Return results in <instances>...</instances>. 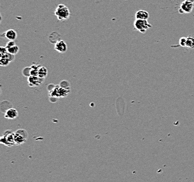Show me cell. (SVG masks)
Here are the masks:
<instances>
[{
  "label": "cell",
  "instance_id": "cell-1",
  "mask_svg": "<svg viewBox=\"0 0 194 182\" xmlns=\"http://www.w3.org/2000/svg\"><path fill=\"white\" fill-rule=\"evenodd\" d=\"M55 15L59 21H64L70 18L71 12L67 6L64 4H59L55 11Z\"/></svg>",
  "mask_w": 194,
  "mask_h": 182
},
{
  "label": "cell",
  "instance_id": "cell-2",
  "mask_svg": "<svg viewBox=\"0 0 194 182\" xmlns=\"http://www.w3.org/2000/svg\"><path fill=\"white\" fill-rule=\"evenodd\" d=\"M133 25H134L135 30L140 33H145L146 31L151 27V25L149 23L148 20L140 19H135V21L133 22Z\"/></svg>",
  "mask_w": 194,
  "mask_h": 182
},
{
  "label": "cell",
  "instance_id": "cell-3",
  "mask_svg": "<svg viewBox=\"0 0 194 182\" xmlns=\"http://www.w3.org/2000/svg\"><path fill=\"white\" fill-rule=\"evenodd\" d=\"M28 138V133L25 130L20 129L15 132V143L16 145L23 144Z\"/></svg>",
  "mask_w": 194,
  "mask_h": 182
},
{
  "label": "cell",
  "instance_id": "cell-4",
  "mask_svg": "<svg viewBox=\"0 0 194 182\" xmlns=\"http://www.w3.org/2000/svg\"><path fill=\"white\" fill-rule=\"evenodd\" d=\"M194 4L191 2L184 1L182 2L180 5V7L179 8V12L180 13H191V11H193Z\"/></svg>",
  "mask_w": 194,
  "mask_h": 182
},
{
  "label": "cell",
  "instance_id": "cell-5",
  "mask_svg": "<svg viewBox=\"0 0 194 182\" xmlns=\"http://www.w3.org/2000/svg\"><path fill=\"white\" fill-rule=\"evenodd\" d=\"M67 44L63 40H59L56 44H55V50L58 53H64L67 51Z\"/></svg>",
  "mask_w": 194,
  "mask_h": 182
},
{
  "label": "cell",
  "instance_id": "cell-6",
  "mask_svg": "<svg viewBox=\"0 0 194 182\" xmlns=\"http://www.w3.org/2000/svg\"><path fill=\"white\" fill-rule=\"evenodd\" d=\"M28 83L30 86L33 87V86H39L41 85L42 82L43 81V78H41L39 77V76H30V77H28Z\"/></svg>",
  "mask_w": 194,
  "mask_h": 182
},
{
  "label": "cell",
  "instance_id": "cell-7",
  "mask_svg": "<svg viewBox=\"0 0 194 182\" xmlns=\"http://www.w3.org/2000/svg\"><path fill=\"white\" fill-rule=\"evenodd\" d=\"M3 136L7 140L9 147H12V146L15 145V132H12L11 130H7L4 132Z\"/></svg>",
  "mask_w": 194,
  "mask_h": 182
},
{
  "label": "cell",
  "instance_id": "cell-8",
  "mask_svg": "<svg viewBox=\"0 0 194 182\" xmlns=\"http://www.w3.org/2000/svg\"><path fill=\"white\" fill-rule=\"evenodd\" d=\"M2 37L6 38V39L9 40V41H15V40L17 39V32H15L14 30L10 29V30L6 31L5 32L2 34Z\"/></svg>",
  "mask_w": 194,
  "mask_h": 182
},
{
  "label": "cell",
  "instance_id": "cell-9",
  "mask_svg": "<svg viewBox=\"0 0 194 182\" xmlns=\"http://www.w3.org/2000/svg\"><path fill=\"white\" fill-rule=\"evenodd\" d=\"M18 116V112L15 109H13V108H9L5 111V114H4V116H5L6 118L7 119H15Z\"/></svg>",
  "mask_w": 194,
  "mask_h": 182
},
{
  "label": "cell",
  "instance_id": "cell-10",
  "mask_svg": "<svg viewBox=\"0 0 194 182\" xmlns=\"http://www.w3.org/2000/svg\"><path fill=\"white\" fill-rule=\"evenodd\" d=\"M149 17V13L144 10L138 11L135 13V19L140 20H148Z\"/></svg>",
  "mask_w": 194,
  "mask_h": 182
},
{
  "label": "cell",
  "instance_id": "cell-11",
  "mask_svg": "<svg viewBox=\"0 0 194 182\" xmlns=\"http://www.w3.org/2000/svg\"><path fill=\"white\" fill-rule=\"evenodd\" d=\"M48 75V69L44 67H41L39 69V75L38 76L41 78H45Z\"/></svg>",
  "mask_w": 194,
  "mask_h": 182
},
{
  "label": "cell",
  "instance_id": "cell-12",
  "mask_svg": "<svg viewBox=\"0 0 194 182\" xmlns=\"http://www.w3.org/2000/svg\"><path fill=\"white\" fill-rule=\"evenodd\" d=\"M8 52L13 54V55H16V54L19 52V47L17 46V45H15L12 47H10V48H7Z\"/></svg>",
  "mask_w": 194,
  "mask_h": 182
},
{
  "label": "cell",
  "instance_id": "cell-13",
  "mask_svg": "<svg viewBox=\"0 0 194 182\" xmlns=\"http://www.w3.org/2000/svg\"><path fill=\"white\" fill-rule=\"evenodd\" d=\"M186 47H187V48H194V38H193V37L186 38Z\"/></svg>",
  "mask_w": 194,
  "mask_h": 182
},
{
  "label": "cell",
  "instance_id": "cell-14",
  "mask_svg": "<svg viewBox=\"0 0 194 182\" xmlns=\"http://www.w3.org/2000/svg\"><path fill=\"white\" fill-rule=\"evenodd\" d=\"M31 70H32V67H26L23 69V74L25 77H30L31 76Z\"/></svg>",
  "mask_w": 194,
  "mask_h": 182
},
{
  "label": "cell",
  "instance_id": "cell-15",
  "mask_svg": "<svg viewBox=\"0 0 194 182\" xmlns=\"http://www.w3.org/2000/svg\"><path fill=\"white\" fill-rule=\"evenodd\" d=\"M59 86L62 87V88H65V89L70 90V83H69L68 81L64 80V81H62L60 82Z\"/></svg>",
  "mask_w": 194,
  "mask_h": 182
},
{
  "label": "cell",
  "instance_id": "cell-16",
  "mask_svg": "<svg viewBox=\"0 0 194 182\" xmlns=\"http://www.w3.org/2000/svg\"><path fill=\"white\" fill-rule=\"evenodd\" d=\"M0 57L1 58H6L7 59H8L10 60V62H13V60L15 59V55H13V54H11L9 53H6V54H4L3 55H0Z\"/></svg>",
  "mask_w": 194,
  "mask_h": 182
},
{
  "label": "cell",
  "instance_id": "cell-17",
  "mask_svg": "<svg viewBox=\"0 0 194 182\" xmlns=\"http://www.w3.org/2000/svg\"><path fill=\"white\" fill-rule=\"evenodd\" d=\"M10 62V60L6 58H1V60H0V65L3 67L8 66Z\"/></svg>",
  "mask_w": 194,
  "mask_h": 182
},
{
  "label": "cell",
  "instance_id": "cell-18",
  "mask_svg": "<svg viewBox=\"0 0 194 182\" xmlns=\"http://www.w3.org/2000/svg\"><path fill=\"white\" fill-rule=\"evenodd\" d=\"M180 46H182V47L186 46V38H185V37L181 38V39H180Z\"/></svg>",
  "mask_w": 194,
  "mask_h": 182
},
{
  "label": "cell",
  "instance_id": "cell-19",
  "mask_svg": "<svg viewBox=\"0 0 194 182\" xmlns=\"http://www.w3.org/2000/svg\"><path fill=\"white\" fill-rule=\"evenodd\" d=\"M0 142H1L2 144H4V145L7 146V147H9V144H8L7 140H6V139L4 137V136H2L1 139H0Z\"/></svg>",
  "mask_w": 194,
  "mask_h": 182
},
{
  "label": "cell",
  "instance_id": "cell-20",
  "mask_svg": "<svg viewBox=\"0 0 194 182\" xmlns=\"http://www.w3.org/2000/svg\"><path fill=\"white\" fill-rule=\"evenodd\" d=\"M6 53H8L6 47H1V48H0V53H1V55H3Z\"/></svg>",
  "mask_w": 194,
  "mask_h": 182
},
{
  "label": "cell",
  "instance_id": "cell-21",
  "mask_svg": "<svg viewBox=\"0 0 194 182\" xmlns=\"http://www.w3.org/2000/svg\"><path fill=\"white\" fill-rule=\"evenodd\" d=\"M15 45H16V44H15L14 41H9L7 44H6V48H10V47L15 46Z\"/></svg>",
  "mask_w": 194,
  "mask_h": 182
},
{
  "label": "cell",
  "instance_id": "cell-22",
  "mask_svg": "<svg viewBox=\"0 0 194 182\" xmlns=\"http://www.w3.org/2000/svg\"><path fill=\"white\" fill-rule=\"evenodd\" d=\"M57 99L58 98H55V97H50V102H56Z\"/></svg>",
  "mask_w": 194,
  "mask_h": 182
},
{
  "label": "cell",
  "instance_id": "cell-23",
  "mask_svg": "<svg viewBox=\"0 0 194 182\" xmlns=\"http://www.w3.org/2000/svg\"><path fill=\"white\" fill-rule=\"evenodd\" d=\"M185 1L186 2H191V3H194V0H185Z\"/></svg>",
  "mask_w": 194,
  "mask_h": 182
}]
</instances>
